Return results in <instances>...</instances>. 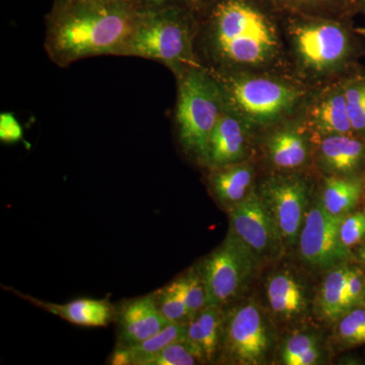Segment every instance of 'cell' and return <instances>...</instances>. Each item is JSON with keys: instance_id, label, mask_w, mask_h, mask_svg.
Segmentation results:
<instances>
[{"instance_id": "6da1fadb", "label": "cell", "mask_w": 365, "mask_h": 365, "mask_svg": "<svg viewBox=\"0 0 365 365\" xmlns=\"http://www.w3.org/2000/svg\"><path fill=\"white\" fill-rule=\"evenodd\" d=\"M139 14L125 0L55 2L46 19V52L63 68L88 57L124 56Z\"/></svg>"}, {"instance_id": "7a4b0ae2", "label": "cell", "mask_w": 365, "mask_h": 365, "mask_svg": "<svg viewBox=\"0 0 365 365\" xmlns=\"http://www.w3.org/2000/svg\"><path fill=\"white\" fill-rule=\"evenodd\" d=\"M207 41L215 58L228 66L265 63L277 48V37L267 19L244 0L216 4Z\"/></svg>"}, {"instance_id": "3957f363", "label": "cell", "mask_w": 365, "mask_h": 365, "mask_svg": "<svg viewBox=\"0 0 365 365\" xmlns=\"http://www.w3.org/2000/svg\"><path fill=\"white\" fill-rule=\"evenodd\" d=\"M176 78L180 143L188 155L207 165L211 134L227 109L222 88L213 74L202 66L187 69Z\"/></svg>"}, {"instance_id": "277c9868", "label": "cell", "mask_w": 365, "mask_h": 365, "mask_svg": "<svg viewBox=\"0 0 365 365\" xmlns=\"http://www.w3.org/2000/svg\"><path fill=\"white\" fill-rule=\"evenodd\" d=\"M124 56L160 62L175 76L201 66L194 51L193 29L175 4L140 11Z\"/></svg>"}, {"instance_id": "5b68a950", "label": "cell", "mask_w": 365, "mask_h": 365, "mask_svg": "<svg viewBox=\"0 0 365 365\" xmlns=\"http://www.w3.org/2000/svg\"><path fill=\"white\" fill-rule=\"evenodd\" d=\"M225 106L247 125H266L289 112L299 101V91L281 81L212 71Z\"/></svg>"}, {"instance_id": "8992f818", "label": "cell", "mask_w": 365, "mask_h": 365, "mask_svg": "<svg viewBox=\"0 0 365 365\" xmlns=\"http://www.w3.org/2000/svg\"><path fill=\"white\" fill-rule=\"evenodd\" d=\"M258 259L232 232L200 262L207 306L223 307L235 299L256 270Z\"/></svg>"}, {"instance_id": "52a82bcc", "label": "cell", "mask_w": 365, "mask_h": 365, "mask_svg": "<svg viewBox=\"0 0 365 365\" xmlns=\"http://www.w3.org/2000/svg\"><path fill=\"white\" fill-rule=\"evenodd\" d=\"M272 332L260 307L248 302L225 313L220 361L240 365L265 364Z\"/></svg>"}, {"instance_id": "ba28073f", "label": "cell", "mask_w": 365, "mask_h": 365, "mask_svg": "<svg viewBox=\"0 0 365 365\" xmlns=\"http://www.w3.org/2000/svg\"><path fill=\"white\" fill-rule=\"evenodd\" d=\"M345 215H333L321 201L307 210L299 237V254L307 265L319 269L341 266L349 251L341 241L340 227Z\"/></svg>"}, {"instance_id": "9c48e42d", "label": "cell", "mask_w": 365, "mask_h": 365, "mask_svg": "<svg viewBox=\"0 0 365 365\" xmlns=\"http://www.w3.org/2000/svg\"><path fill=\"white\" fill-rule=\"evenodd\" d=\"M230 232L241 240L258 260L274 258L283 248L277 225L263 199L251 192L244 200L227 209Z\"/></svg>"}, {"instance_id": "30bf717a", "label": "cell", "mask_w": 365, "mask_h": 365, "mask_svg": "<svg viewBox=\"0 0 365 365\" xmlns=\"http://www.w3.org/2000/svg\"><path fill=\"white\" fill-rule=\"evenodd\" d=\"M307 187L297 177H273L261 187L263 199L287 246L299 240L307 215Z\"/></svg>"}, {"instance_id": "8fae6325", "label": "cell", "mask_w": 365, "mask_h": 365, "mask_svg": "<svg viewBox=\"0 0 365 365\" xmlns=\"http://www.w3.org/2000/svg\"><path fill=\"white\" fill-rule=\"evenodd\" d=\"M292 37L299 59L314 71L337 68L349 53V37L337 24H304L294 29Z\"/></svg>"}, {"instance_id": "7c38bea8", "label": "cell", "mask_w": 365, "mask_h": 365, "mask_svg": "<svg viewBox=\"0 0 365 365\" xmlns=\"http://www.w3.org/2000/svg\"><path fill=\"white\" fill-rule=\"evenodd\" d=\"M117 347H130L143 342L170 325L155 306L153 294L126 300L116 311Z\"/></svg>"}, {"instance_id": "4fadbf2b", "label": "cell", "mask_w": 365, "mask_h": 365, "mask_svg": "<svg viewBox=\"0 0 365 365\" xmlns=\"http://www.w3.org/2000/svg\"><path fill=\"white\" fill-rule=\"evenodd\" d=\"M247 124L227 108L211 134L208 167L242 162L247 153Z\"/></svg>"}, {"instance_id": "5bb4252c", "label": "cell", "mask_w": 365, "mask_h": 365, "mask_svg": "<svg viewBox=\"0 0 365 365\" xmlns=\"http://www.w3.org/2000/svg\"><path fill=\"white\" fill-rule=\"evenodd\" d=\"M225 319L222 307L207 306L189 322L186 341L200 364H210L220 354Z\"/></svg>"}, {"instance_id": "9a60e30c", "label": "cell", "mask_w": 365, "mask_h": 365, "mask_svg": "<svg viewBox=\"0 0 365 365\" xmlns=\"http://www.w3.org/2000/svg\"><path fill=\"white\" fill-rule=\"evenodd\" d=\"M16 292L21 299L32 302L35 306L59 317L73 325L88 327H106L116 318V309L107 299H79L67 304H59L34 299L31 295Z\"/></svg>"}, {"instance_id": "2e32d148", "label": "cell", "mask_w": 365, "mask_h": 365, "mask_svg": "<svg viewBox=\"0 0 365 365\" xmlns=\"http://www.w3.org/2000/svg\"><path fill=\"white\" fill-rule=\"evenodd\" d=\"M364 155V144L352 134H335L322 139L318 160L322 169L334 176H350L359 169Z\"/></svg>"}, {"instance_id": "e0dca14e", "label": "cell", "mask_w": 365, "mask_h": 365, "mask_svg": "<svg viewBox=\"0 0 365 365\" xmlns=\"http://www.w3.org/2000/svg\"><path fill=\"white\" fill-rule=\"evenodd\" d=\"M254 170L248 163H235L212 168L209 176V187L216 200L223 207H232L249 195L253 182Z\"/></svg>"}, {"instance_id": "ac0fdd59", "label": "cell", "mask_w": 365, "mask_h": 365, "mask_svg": "<svg viewBox=\"0 0 365 365\" xmlns=\"http://www.w3.org/2000/svg\"><path fill=\"white\" fill-rule=\"evenodd\" d=\"M314 130L324 136L352 134L343 88H332L317 101L311 112Z\"/></svg>"}, {"instance_id": "d6986e66", "label": "cell", "mask_w": 365, "mask_h": 365, "mask_svg": "<svg viewBox=\"0 0 365 365\" xmlns=\"http://www.w3.org/2000/svg\"><path fill=\"white\" fill-rule=\"evenodd\" d=\"M269 306L280 319L297 318L307 309V297L299 281L289 272L274 274L268 280Z\"/></svg>"}, {"instance_id": "ffe728a7", "label": "cell", "mask_w": 365, "mask_h": 365, "mask_svg": "<svg viewBox=\"0 0 365 365\" xmlns=\"http://www.w3.org/2000/svg\"><path fill=\"white\" fill-rule=\"evenodd\" d=\"M187 324L172 323L162 331L151 336L148 339L130 346V347H116L113 352L110 364L115 365H148V361L155 357L163 348L172 343L186 339Z\"/></svg>"}, {"instance_id": "44dd1931", "label": "cell", "mask_w": 365, "mask_h": 365, "mask_svg": "<svg viewBox=\"0 0 365 365\" xmlns=\"http://www.w3.org/2000/svg\"><path fill=\"white\" fill-rule=\"evenodd\" d=\"M267 151L271 162L279 169H297L309 158V143L297 129L284 128L269 137Z\"/></svg>"}, {"instance_id": "7402d4cb", "label": "cell", "mask_w": 365, "mask_h": 365, "mask_svg": "<svg viewBox=\"0 0 365 365\" xmlns=\"http://www.w3.org/2000/svg\"><path fill=\"white\" fill-rule=\"evenodd\" d=\"M362 182L357 178L332 176L326 180L321 203L333 215H346L359 203Z\"/></svg>"}, {"instance_id": "603a6c76", "label": "cell", "mask_w": 365, "mask_h": 365, "mask_svg": "<svg viewBox=\"0 0 365 365\" xmlns=\"http://www.w3.org/2000/svg\"><path fill=\"white\" fill-rule=\"evenodd\" d=\"M350 268L338 266L331 269L326 276L321 289H319L318 302L319 314L322 318L328 321L339 319L348 309L346 306V281Z\"/></svg>"}, {"instance_id": "cb8c5ba5", "label": "cell", "mask_w": 365, "mask_h": 365, "mask_svg": "<svg viewBox=\"0 0 365 365\" xmlns=\"http://www.w3.org/2000/svg\"><path fill=\"white\" fill-rule=\"evenodd\" d=\"M173 282L184 299L192 319L202 311L204 307H207L205 284L197 266L185 271Z\"/></svg>"}, {"instance_id": "d4e9b609", "label": "cell", "mask_w": 365, "mask_h": 365, "mask_svg": "<svg viewBox=\"0 0 365 365\" xmlns=\"http://www.w3.org/2000/svg\"><path fill=\"white\" fill-rule=\"evenodd\" d=\"M153 294L158 311L170 323L187 324L191 321L188 307L173 281Z\"/></svg>"}, {"instance_id": "484cf974", "label": "cell", "mask_w": 365, "mask_h": 365, "mask_svg": "<svg viewBox=\"0 0 365 365\" xmlns=\"http://www.w3.org/2000/svg\"><path fill=\"white\" fill-rule=\"evenodd\" d=\"M353 132L365 135V81H353L343 86Z\"/></svg>"}, {"instance_id": "4316f807", "label": "cell", "mask_w": 365, "mask_h": 365, "mask_svg": "<svg viewBox=\"0 0 365 365\" xmlns=\"http://www.w3.org/2000/svg\"><path fill=\"white\" fill-rule=\"evenodd\" d=\"M338 337L347 345L365 343V309H351L339 319Z\"/></svg>"}, {"instance_id": "83f0119b", "label": "cell", "mask_w": 365, "mask_h": 365, "mask_svg": "<svg viewBox=\"0 0 365 365\" xmlns=\"http://www.w3.org/2000/svg\"><path fill=\"white\" fill-rule=\"evenodd\" d=\"M200 364L195 352L186 339L172 343L163 348L148 361V365H194Z\"/></svg>"}, {"instance_id": "f1b7e54d", "label": "cell", "mask_w": 365, "mask_h": 365, "mask_svg": "<svg viewBox=\"0 0 365 365\" xmlns=\"http://www.w3.org/2000/svg\"><path fill=\"white\" fill-rule=\"evenodd\" d=\"M318 346L314 334L297 333L288 338L281 350V361L285 365H294L295 360L309 349Z\"/></svg>"}, {"instance_id": "f546056e", "label": "cell", "mask_w": 365, "mask_h": 365, "mask_svg": "<svg viewBox=\"0 0 365 365\" xmlns=\"http://www.w3.org/2000/svg\"><path fill=\"white\" fill-rule=\"evenodd\" d=\"M365 235V212L346 215L340 227V237L346 248L354 246Z\"/></svg>"}, {"instance_id": "4dcf8cb0", "label": "cell", "mask_w": 365, "mask_h": 365, "mask_svg": "<svg viewBox=\"0 0 365 365\" xmlns=\"http://www.w3.org/2000/svg\"><path fill=\"white\" fill-rule=\"evenodd\" d=\"M23 128L13 113H1L0 114V140L6 143H16L23 139Z\"/></svg>"}, {"instance_id": "1f68e13d", "label": "cell", "mask_w": 365, "mask_h": 365, "mask_svg": "<svg viewBox=\"0 0 365 365\" xmlns=\"http://www.w3.org/2000/svg\"><path fill=\"white\" fill-rule=\"evenodd\" d=\"M364 285L361 274L356 269L350 268L346 281V306L348 311L364 299Z\"/></svg>"}, {"instance_id": "d6a6232c", "label": "cell", "mask_w": 365, "mask_h": 365, "mask_svg": "<svg viewBox=\"0 0 365 365\" xmlns=\"http://www.w3.org/2000/svg\"><path fill=\"white\" fill-rule=\"evenodd\" d=\"M125 1L133 4L137 9L143 11V9L172 6V4H175L174 2L177 1V0H125Z\"/></svg>"}, {"instance_id": "836d02e7", "label": "cell", "mask_w": 365, "mask_h": 365, "mask_svg": "<svg viewBox=\"0 0 365 365\" xmlns=\"http://www.w3.org/2000/svg\"><path fill=\"white\" fill-rule=\"evenodd\" d=\"M321 351H319V346L309 349V351L302 354L299 359L295 360L294 365H313L318 364Z\"/></svg>"}, {"instance_id": "e575fe53", "label": "cell", "mask_w": 365, "mask_h": 365, "mask_svg": "<svg viewBox=\"0 0 365 365\" xmlns=\"http://www.w3.org/2000/svg\"><path fill=\"white\" fill-rule=\"evenodd\" d=\"M360 257H361L362 260L365 262V247L361 250V252H360Z\"/></svg>"}, {"instance_id": "d590c367", "label": "cell", "mask_w": 365, "mask_h": 365, "mask_svg": "<svg viewBox=\"0 0 365 365\" xmlns=\"http://www.w3.org/2000/svg\"><path fill=\"white\" fill-rule=\"evenodd\" d=\"M295 1L309 2V1H317V0H295Z\"/></svg>"}, {"instance_id": "8d00e7d4", "label": "cell", "mask_w": 365, "mask_h": 365, "mask_svg": "<svg viewBox=\"0 0 365 365\" xmlns=\"http://www.w3.org/2000/svg\"><path fill=\"white\" fill-rule=\"evenodd\" d=\"M360 33H361V35L365 37V29H364V30H360Z\"/></svg>"}, {"instance_id": "74e56055", "label": "cell", "mask_w": 365, "mask_h": 365, "mask_svg": "<svg viewBox=\"0 0 365 365\" xmlns=\"http://www.w3.org/2000/svg\"><path fill=\"white\" fill-rule=\"evenodd\" d=\"M64 1V0H55V2Z\"/></svg>"}, {"instance_id": "f35d334b", "label": "cell", "mask_w": 365, "mask_h": 365, "mask_svg": "<svg viewBox=\"0 0 365 365\" xmlns=\"http://www.w3.org/2000/svg\"><path fill=\"white\" fill-rule=\"evenodd\" d=\"M364 300L365 302V287H364Z\"/></svg>"}, {"instance_id": "ab89813d", "label": "cell", "mask_w": 365, "mask_h": 365, "mask_svg": "<svg viewBox=\"0 0 365 365\" xmlns=\"http://www.w3.org/2000/svg\"><path fill=\"white\" fill-rule=\"evenodd\" d=\"M364 1H365V0H364Z\"/></svg>"}]
</instances>
